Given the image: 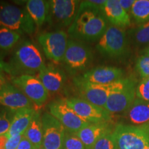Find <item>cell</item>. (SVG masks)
I'll list each match as a JSON object with an SVG mask.
<instances>
[{
	"mask_svg": "<svg viewBox=\"0 0 149 149\" xmlns=\"http://www.w3.org/2000/svg\"><path fill=\"white\" fill-rule=\"evenodd\" d=\"M107 0H90L80 3L73 22L68 27L71 39L81 42L99 40L108 28L102 10Z\"/></svg>",
	"mask_w": 149,
	"mask_h": 149,
	"instance_id": "obj_1",
	"label": "cell"
},
{
	"mask_svg": "<svg viewBox=\"0 0 149 149\" xmlns=\"http://www.w3.org/2000/svg\"><path fill=\"white\" fill-rule=\"evenodd\" d=\"M8 65V74L13 77L33 75L45 66L42 54L37 46L29 41L19 43L13 54Z\"/></svg>",
	"mask_w": 149,
	"mask_h": 149,
	"instance_id": "obj_2",
	"label": "cell"
},
{
	"mask_svg": "<svg viewBox=\"0 0 149 149\" xmlns=\"http://www.w3.org/2000/svg\"><path fill=\"white\" fill-rule=\"evenodd\" d=\"M135 83L130 79L122 78L113 82L104 109L111 115L125 113L135 101Z\"/></svg>",
	"mask_w": 149,
	"mask_h": 149,
	"instance_id": "obj_3",
	"label": "cell"
},
{
	"mask_svg": "<svg viewBox=\"0 0 149 149\" xmlns=\"http://www.w3.org/2000/svg\"><path fill=\"white\" fill-rule=\"evenodd\" d=\"M113 136L117 149H144L149 144V126L118 124Z\"/></svg>",
	"mask_w": 149,
	"mask_h": 149,
	"instance_id": "obj_4",
	"label": "cell"
},
{
	"mask_svg": "<svg viewBox=\"0 0 149 149\" xmlns=\"http://www.w3.org/2000/svg\"><path fill=\"white\" fill-rule=\"evenodd\" d=\"M0 26L22 34H32L35 24L26 8L3 3L0 5Z\"/></svg>",
	"mask_w": 149,
	"mask_h": 149,
	"instance_id": "obj_5",
	"label": "cell"
},
{
	"mask_svg": "<svg viewBox=\"0 0 149 149\" xmlns=\"http://www.w3.org/2000/svg\"><path fill=\"white\" fill-rule=\"evenodd\" d=\"M97 50L106 57L120 58L126 55L128 41L125 31L121 28L109 26L96 45Z\"/></svg>",
	"mask_w": 149,
	"mask_h": 149,
	"instance_id": "obj_6",
	"label": "cell"
},
{
	"mask_svg": "<svg viewBox=\"0 0 149 149\" xmlns=\"http://www.w3.org/2000/svg\"><path fill=\"white\" fill-rule=\"evenodd\" d=\"M92 59L91 49L84 42L73 39L68 40L63 61L70 73L82 71L91 64Z\"/></svg>",
	"mask_w": 149,
	"mask_h": 149,
	"instance_id": "obj_7",
	"label": "cell"
},
{
	"mask_svg": "<svg viewBox=\"0 0 149 149\" xmlns=\"http://www.w3.org/2000/svg\"><path fill=\"white\" fill-rule=\"evenodd\" d=\"M81 1L77 0H51L47 22L54 26L69 27L73 22Z\"/></svg>",
	"mask_w": 149,
	"mask_h": 149,
	"instance_id": "obj_8",
	"label": "cell"
},
{
	"mask_svg": "<svg viewBox=\"0 0 149 149\" xmlns=\"http://www.w3.org/2000/svg\"><path fill=\"white\" fill-rule=\"evenodd\" d=\"M49 113L64 126L68 132L77 133L79 130L91 124L76 114L66 103V99H59L48 104Z\"/></svg>",
	"mask_w": 149,
	"mask_h": 149,
	"instance_id": "obj_9",
	"label": "cell"
},
{
	"mask_svg": "<svg viewBox=\"0 0 149 149\" xmlns=\"http://www.w3.org/2000/svg\"><path fill=\"white\" fill-rule=\"evenodd\" d=\"M68 41L67 34L62 31L42 33L38 36V42L46 57L55 63L64 60Z\"/></svg>",
	"mask_w": 149,
	"mask_h": 149,
	"instance_id": "obj_10",
	"label": "cell"
},
{
	"mask_svg": "<svg viewBox=\"0 0 149 149\" xmlns=\"http://www.w3.org/2000/svg\"><path fill=\"white\" fill-rule=\"evenodd\" d=\"M73 83L81 99L104 109L113 88V83L107 85L97 84L86 81L81 76L74 77Z\"/></svg>",
	"mask_w": 149,
	"mask_h": 149,
	"instance_id": "obj_11",
	"label": "cell"
},
{
	"mask_svg": "<svg viewBox=\"0 0 149 149\" xmlns=\"http://www.w3.org/2000/svg\"><path fill=\"white\" fill-rule=\"evenodd\" d=\"M43 144L45 149H63L66 130L49 112L42 116Z\"/></svg>",
	"mask_w": 149,
	"mask_h": 149,
	"instance_id": "obj_12",
	"label": "cell"
},
{
	"mask_svg": "<svg viewBox=\"0 0 149 149\" xmlns=\"http://www.w3.org/2000/svg\"><path fill=\"white\" fill-rule=\"evenodd\" d=\"M12 83L37 106L43 105L49 96V92L40 79L35 75L26 74L13 77Z\"/></svg>",
	"mask_w": 149,
	"mask_h": 149,
	"instance_id": "obj_13",
	"label": "cell"
},
{
	"mask_svg": "<svg viewBox=\"0 0 149 149\" xmlns=\"http://www.w3.org/2000/svg\"><path fill=\"white\" fill-rule=\"evenodd\" d=\"M66 101L78 116L89 123H109L111 120L107 111L82 99L71 97Z\"/></svg>",
	"mask_w": 149,
	"mask_h": 149,
	"instance_id": "obj_14",
	"label": "cell"
},
{
	"mask_svg": "<svg viewBox=\"0 0 149 149\" xmlns=\"http://www.w3.org/2000/svg\"><path fill=\"white\" fill-rule=\"evenodd\" d=\"M0 105L15 112L26 108H33V102L15 86L6 83L0 90Z\"/></svg>",
	"mask_w": 149,
	"mask_h": 149,
	"instance_id": "obj_15",
	"label": "cell"
},
{
	"mask_svg": "<svg viewBox=\"0 0 149 149\" xmlns=\"http://www.w3.org/2000/svg\"><path fill=\"white\" fill-rule=\"evenodd\" d=\"M122 70L113 66L95 67L84 72L81 76L89 82L102 85L110 84L122 79Z\"/></svg>",
	"mask_w": 149,
	"mask_h": 149,
	"instance_id": "obj_16",
	"label": "cell"
},
{
	"mask_svg": "<svg viewBox=\"0 0 149 149\" xmlns=\"http://www.w3.org/2000/svg\"><path fill=\"white\" fill-rule=\"evenodd\" d=\"M38 78L48 92L57 93L61 90L66 81V75L62 70L48 65L44 66L38 72Z\"/></svg>",
	"mask_w": 149,
	"mask_h": 149,
	"instance_id": "obj_17",
	"label": "cell"
},
{
	"mask_svg": "<svg viewBox=\"0 0 149 149\" xmlns=\"http://www.w3.org/2000/svg\"><path fill=\"white\" fill-rule=\"evenodd\" d=\"M102 13L113 26L122 29L130 25V17L121 6L119 0H107Z\"/></svg>",
	"mask_w": 149,
	"mask_h": 149,
	"instance_id": "obj_18",
	"label": "cell"
},
{
	"mask_svg": "<svg viewBox=\"0 0 149 149\" xmlns=\"http://www.w3.org/2000/svg\"><path fill=\"white\" fill-rule=\"evenodd\" d=\"M111 131L109 123H91L77 133L86 149H91L102 136Z\"/></svg>",
	"mask_w": 149,
	"mask_h": 149,
	"instance_id": "obj_19",
	"label": "cell"
},
{
	"mask_svg": "<svg viewBox=\"0 0 149 149\" xmlns=\"http://www.w3.org/2000/svg\"><path fill=\"white\" fill-rule=\"evenodd\" d=\"M36 112L33 108H26L15 112L10 127L6 135L9 137L17 135H24Z\"/></svg>",
	"mask_w": 149,
	"mask_h": 149,
	"instance_id": "obj_20",
	"label": "cell"
},
{
	"mask_svg": "<svg viewBox=\"0 0 149 149\" xmlns=\"http://www.w3.org/2000/svg\"><path fill=\"white\" fill-rule=\"evenodd\" d=\"M124 114L131 125L149 126V102L135 98Z\"/></svg>",
	"mask_w": 149,
	"mask_h": 149,
	"instance_id": "obj_21",
	"label": "cell"
},
{
	"mask_svg": "<svg viewBox=\"0 0 149 149\" xmlns=\"http://www.w3.org/2000/svg\"><path fill=\"white\" fill-rule=\"evenodd\" d=\"M49 1L29 0L26 2V10L35 22V26L40 27L47 22L49 14Z\"/></svg>",
	"mask_w": 149,
	"mask_h": 149,
	"instance_id": "obj_22",
	"label": "cell"
},
{
	"mask_svg": "<svg viewBox=\"0 0 149 149\" xmlns=\"http://www.w3.org/2000/svg\"><path fill=\"white\" fill-rule=\"evenodd\" d=\"M24 136L29 139L36 148L42 146L43 125L42 116L38 112H36Z\"/></svg>",
	"mask_w": 149,
	"mask_h": 149,
	"instance_id": "obj_23",
	"label": "cell"
},
{
	"mask_svg": "<svg viewBox=\"0 0 149 149\" xmlns=\"http://www.w3.org/2000/svg\"><path fill=\"white\" fill-rule=\"evenodd\" d=\"M20 34L16 31L0 27V49L8 51L17 44L20 39Z\"/></svg>",
	"mask_w": 149,
	"mask_h": 149,
	"instance_id": "obj_24",
	"label": "cell"
},
{
	"mask_svg": "<svg viewBox=\"0 0 149 149\" xmlns=\"http://www.w3.org/2000/svg\"><path fill=\"white\" fill-rule=\"evenodd\" d=\"M130 12L137 23L149 22V0H136Z\"/></svg>",
	"mask_w": 149,
	"mask_h": 149,
	"instance_id": "obj_25",
	"label": "cell"
},
{
	"mask_svg": "<svg viewBox=\"0 0 149 149\" xmlns=\"http://www.w3.org/2000/svg\"><path fill=\"white\" fill-rule=\"evenodd\" d=\"M91 149H117L113 136V131H109L102 136Z\"/></svg>",
	"mask_w": 149,
	"mask_h": 149,
	"instance_id": "obj_26",
	"label": "cell"
},
{
	"mask_svg": "<svg viewBox=\"0 0 149 149\" xmlns=\"http://www.w3.org/2000/svg\"><path fill=\"white\" fill-rule=\"evenodd\" d=\"M134 40L139 44L149 43V22L141 24L134 31Z\"/></svg>",
	"mask_w": 149,
	"mask_h": 149,
	"instance_id": "obj_27",
	"label": "cell"
},
{
	"mask_svg": "<svg viewBox=\"0 0 149 149\" xmlns=\"http://www.w3.org/2000/svg\"><path fill=\"white\" fill-rule=\"evenodd\" d=\"M63 149H86L77 133H72L66 130Z\"/></svg>",
	"mask_w": 149,
	"mask_h": 149,
	"instance_id": "obj_28",
	"label": "cell"
},
{
	"mask_svg": "<svg viewBox=\"0 0 149 149\" xmlns=\"http://www.w3.org/2000/svg\"><path fill=\"white\" fill-rule=\"evenodd\" d=\"M136 70L142 79L149 76V55L140 56L136 61Z\"/></svg>",
	"mask_w": 149,
	"mask_h": 149,
	"instance_id": "obj_29",
	"label": "cell"
},
{
	"mask_svg": "<svg viewBox=\"0 0 149 149\" xmlns=\"http://www.w3.org/2000/svg\"><path fill=\"white\" fill-rule=\"evenodd\" d=\"M135 92L137 98L149 102V78L142 79L136 86Z\"/></svg>",
	"mask_w": 149,
	"mask_h": 149,
	"instance_id": "obj_30",
	"label": "cell"
},
{
	"mask_svg": "<svg viewBox=\"0 0 149 149\" xmlns=\"http://www.w3.org/2000/svg\"><path fill=\"white\" fill-rule=\"evenodd\" d=\"M11 121L6 113L0 115V136L6 135L10 127Z\"/></svg>",
	"mask_w": 149,
	"mask_h": 149,
	"instance_id": "obj_31",
	"label": "cell"
},
{
	"mask_svg": "<svg viewBox=\"0 0 149 149\" xmlns=\"http://www.w3.org/2000/svg\"><path fill=\"white\" fill-rule=\"evenodd\" d=\"M24 135H17L8 137L6 144L5 145L6 149H17L20 141L22 140Z\"/></svg>",
	"mask_w": 149,
	"mask_h": 149,
	"instance_id": "obj_32",
	"label": "cell"
},
{
	"mask_svg": "<svg viewBox=\"0 0 149 149\" xmlns=\"http://www.w3.org/2000/svg\"><path fill=\"white\" fill-rule=\"evenodd\" d=\"M34 145L27 138H26L24 136L22 137V140L20 141L17 149H35Z\"/></svg>",
	"mask_w": 149,
	"mask_h": 149,
	"instance_id": "obj_33",
	"label": "cell"
},
{
	"mask_svg": "<svg viewBox=\"0 0 149 149\" xmlns=\"http://www.w3.org/2000/svg\"><path fill=\"white\" fill-rule=\"evenodd\" d=\"M135 1V0H119V2H120L121 6L127 13L129 11L131 10V8Z\"/></svg>",
	"mask_w": 149,
	"mask_h": 149,
	"instance_id": "obj_34",
	"label": "cell"
},
{
	"mask_svg": "<svg viewBox=\"0 0 149 149\" xmlns=\"http://www.w3.org/2000/svg\"><path fill=\"white\" fill-rule=\"evenodd\" d=\"M3 72L8 73V65L6 64L1 56L0 55V77H3Z\"/></svg>",
	"mask_w": 149,
	"mask_h": 149,
	"instance_id": "obj_35",
	"label": "cell"
},
{
	"mask_svg": "<svg viewBox=\"0 0 149 149\" xmlns=\"http://www.w3.org/2000/svg\"><path fill=\"white\" fill-rule=\"evenodd\" d=\"M7 139H8V137L6 135L0 136V148H5V145L6 144Z\"/></svg>",
	"mask_w": 149,
	"mask_h": 149,
	"instance_id": "obj_36",
	"label": "cell"
},
{
	"mask_svg": "<svg viewBox=\"0 0 149 149\" xmlns=\"http://www.w3.org/2000/svg\"><path fill=\"white\" fill-rule=\"evenodd\" d=\"M6 84L4 77H0V90L3 87V86Z\"/></svg>",
	"mask_w": 149,
	"mask_h": 149,
	"instance_id": "obj_37",
	"label": "cell"
},
{
	"mask_svg": "<svg viewBox=\"0 0 149 149\" xmlns=\"http://www.w3.org/2000/svg\"><path fill=\"white\" fill-rule=\"evenodd\" d=\"M144 55H149V46L148 47L146 48V51H145V53H144Z\"/></svg>",
	"mask_w": 149,
	"mask_h": 149,
	"instance_id": "obj_38",
	"label": "cell"
},
{
	"mask_svg": "<svg viewBox=\"0 0 149 149\" xmlns=\"http://www.w3.org/2000/svg\"><path fill=\"white\" fill-rule=\"evenodd\" d=\"M35 149H45V148H44L43 146H41V147H40V148H35Z\"/></svg>",
	"mask_w": 149,
	"mask_h": 149,
	"instance_id": "obj_39",
	"label": "cell"
},
{
	"mask_svg": "<svg viewBox=\"0 0 149 149\" xmlns=\"http://www.w3.org/2000/svg\"><path fill=\"white\" fill-rule=\"evenodd\" d=\"M144 149H149V144H148V146H147L146 147V148H145Z\"/></svg>",
	"mask_w": 149,
	"mask_h": 149,
	"instance_id": "obj_40",
	"label": "cell"
},
{
	"mask_svg": "<svg viewBox=\"0 0 149 149\" xmlns=\"http://www.w3.org/2000/svg\"><path fill=\"white\" fill-rule=\"evenodd\" d=\"M0 149H6V148H1Z\"/></svg>",
	"mask_w": 149,
	"mask_h": 149,
	"instance_id": "obj_41",
	"label": "cell"
},
{
	"mask_svg": "<svg viewBox=\"0 0 149 149\" xmlns=\"http://www.w3.org/2000/svg\"><path fill=\"white\" fill-rule=\"evenodd\" d=\"M148 78H149V76H148Z\"/></svg>",
	"mask_w": 149,
	"mask_h": 149,
	"instance_id": "obj_42",
	"label": "cell"
}]
</instances>
